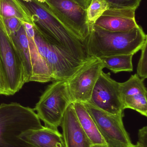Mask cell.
<instances>
[{
  "mask_svg": "<svg viewBox=\"0 0 147 147\" xmlns=\"http://www.w3.org/2000/svg\"><path fill=\"white\" fill-rule=\"evenodd\" d=\"M83 9L86 10L91 0H73Z\"/></svg>",
  "mask_w": 147,
  "mask_h": 147,
  "instance_id": "26",
  "label": "cell"
},
{
  "mask_svg": "<svg viewBox=\"0 0 147 147\" xmlns=\"http://www.w3.org/2000/svg\"><path fill=\"white\" fill-rule=\"evenodd\" d=\"M79 123L90 141L92 147H108L93 119L83 103H72Z\"/></svg>",
  "mask_w": 147,
  "mask_h": 147,
  "instance_id": "16",
  "label": "cell"
},
{
  "mask_svg": "<svg viewBox=\"0 0 147 147\" xmlns=\"http://www.w3.org/2000/svg\"><path fill=\"white\" fill-rule=\"evenodd\" d=\"M147 42L142 48L141 54L138 62L136 74L139 77L145 80L147 78Z\"/></svg>",
  "mask_w": 147,
  "mask_h": 147,
  "instance_id": "22",
  "label": "cell"
},
{
  "mask_svg": "<svg viewBox=\"0 0 147 147\" xmlns=\"http://www.w3.org/2000/svg\"><path fill=\"white\" fill-rule=\"evenodd\" d=\"M84 104L108 147H129L133 145L123 124L124 113L112 115L98 109L88 102Z\"/></svg>",
  "mask_w": 147,
  "mask_h": 147,
  "instance_id": "7",
  "label": "cell"
},
{
  "mask_svg": "<svg viewBox=\"0 0 147 147\" xmlns=\"http://www.w3.org/2000/svg\"><path fill=\"white\" fill-rule=\"evenodd\" d=\"M135 9L109 8L95 22L94 26L110 32H126L139 26Z\"/></svg>",
  "mask_w": 147,
  "mask_h": 147,
  "instance_id": "12",
  "label": "cell"
},
{
  "mask_svg": "<svg viewBox=\"0 0 147 147\" xmlns=\"http://www.w3.org/2000/svg\"><path fill=\"white\" fill-rule=\"evenodd\" d=\"M147 42V36L139 25L126 32H110L90 24V33L84 42L90 57L100 59L117 55H134Z\"/></svg>",
  "mask_w": 147,
  "mask_h": 147,
  "instance_id": "2",
  "label": "cell"
},
{
  "mask_svg": "<svg viewBox=\"0 0 147 147\" xmlns=\"http://www.w3.org/2000/svg\"><path fill=\"white\" fill-rule=\"evenodd\" d=\"M109 8L108 4L104 0H91L86 10L89 24H94Z\"/></svg>",
  "mask_w": 147,
  "mask_h": 147,
  "instance_id": "20",
  "label": "cell"
},
{
  "mask_svg": "<svg viewBox=\"0 0 147 147\" xmlns=\"http://www.w3.org/2000/svg\"><path fill=\"white\" fill-rule=\"evenodd\" d=\"M20 56L24 67L26 83L32 82L33 69L27 35L22 25L17 32L9 36Z\"/></svg>",
  "mask_w": 147,
  "mask_h": 147,
  "instance_id": "17",
  "label": "cell"
},
{
  "mask_svg": "<svg viewBox=\"0 0 147 147\" xmlns=\"http://www.w3.org/2000/svg\"><path fill=\"white\" fill-rule=\"evenodd\" d=\"M138 143L147 147V127H143L139 130L138 133Z\"/></svg>",
  "mask_w": 147,
  "mask_h": 147,
  "instance_id": "25",
  "label": "cell"
},
{
  "mask_svg": "<svg viewBox=\"0 0 147 147\" xmlns=\"http://www.w3.org/2000/svg\"><path fill=\"white\" fill-rule=\"evenodd\" d=\"M20 138L29 147H65L63 136L58 130L45 126L26 131Z\"/></svg>",
  "mask_w": 147,
  "mask_h": 147,
  "instance_id": "15",
  "label": "cell"
},
{
  "mask_svg": "<svg viewBox=\"0 0 147 147\" xmlns=\"http://www.w3.org/2000/svg\"><path fill=\"white\" fill-rule=\"evenodd\" d=\"M67 28L83 43L90 33L86 10L73 0H42Z\"/></svg>",
  "mask_w": 147,
  "mask_h": 147,
  "instance_id": "8",
  "label": "cell"
},
{
  "mask_svg": "<svg viewBox=\"0 0 147 147\" xmlns=\"http://www.w3.org/2000/svg\"><path fill=\"white\" fill-rule=\"evenodd\" d=\"M1 18L5 29L9 36L17 32L22 25V22L16 17Z\"/></svg>",
  "mask_w": 147,
  "mask_h": 147,
  "instance_id": "23",
  "label": "cell"
},
{
  "mask_svg": "<svg viewBox=\"0 0 147 147\" xmlns=\"http://www.w3.org/2000/svg\"><path fill=\"white\" fill-rule=\"evenodd\" d=\"M22 23L28 39L33 69L32 82L44 83L52 81L51 72L35 44L33 24L23 22Z\"/></svg>",
  "mask_w": 147,
  "mask_h": 147,
  "instance_id": "14",
  "label": "cell"
},
{
  "mask_svg": "<svg viewBox=\"0 0 147 147\" xmlns=\"http://www.w3.org/2000/svg\"><path fill=\"white\" fill-rule=\"evenodd\" d=\"M0 95L9 96L7 82L0 61Z\"/></svg>",
  "mask_w": 147,
  "mask_h": 147,
  "instance_id": "24",
  "label": "cell"
},
{
  "mask_svg": "<svg viewBox=\"0 0 147 147\" xmlns=\"http://www.w3.org/2000/svg\"><path fill=\"white\" fill-rule=\"evenodd\" d=\"M129 147H146L144 146H142V145H141V144H140V143H138V142H137V144H136V145H133H133H132V146H131Z\"/></svg>",
  "mask_w": 147,
  "mask_h": 147,
  "instance_id": "27",
  "label": "cell"
},
{
  "mask_svg": "<svg viewBox=\"0 0 147 147\" xmlns=\"http://www.w3.org/2000/svg\"><path fill=\"white\" fill-rule=\"evenodd\" d=\"M133 54L117 55L99 59L102 62L104 68L109 69L114 74L122 71H133L132 63Z\"/></svg>",
  "mask_w": 147,
  "mask_h": 147,
  "instance_id": "19",
  "label": "cell"
},
{
  "mask_svg": "<svg viewBox=\"0 0 147 147\" xmlns=\"http://www.w3.org/2000/svg\"><path fill=\"white\" fill-rule=\"evenodd\" d=\"M60 126L65 147H92L79 123L72 103L66 110Z\"/></svg>",
  "mask_w": 147,
  "mask_h": 147,
  "instance_id": "13",
  "label": "cell"
},
{
  "mask_svg": "<svg viewBox=\"0 0 147 147\" xmlns=\"http://www.w3.org/2000/svg\"><path fill=\"white\" fill-rule=\"evenodd\" d=\"M20 1L30 13L33 25L47 40L83 62L92 58L87 55L84 43L67 28L45 2L38 0Z\"/></svg>",
  "mask_w": 147,
  "mask_h": 147,
  "instance_id": "1",
  "label": "cell"
},
{
  "mask_svg": "<svg viewBox=\"0 0 147 147\" xmlns=\"http://www.w3.org/2000/svg\"><path fill=\"white\" fill-rule=\"evenodd\" d=\"M72 103L67 81H54L47 86L33 109L45 127L58 129L66 110Z\"/></svg>",
  "mask_w": 147,
  "mask_h": 147,
  "instance_id": "5",
  "label": "cell"
},
{
  "mask_svg": "<svg viewBox=\"0 0 147 147\" xmlns=\"http://www.w3.org/2000/svg\"><path fill=\"white\" fill-rule=\"evenodd\" d=\"M145 80L136 74L123 83H120V96L123 108L131 109L147 116V89Z\"/></svg>",
  "mask_w": 147,
  "mask_h": 147,
  "instance_id": "11",
  "label": "cell"
},
{
  "mask_svg": "<svg viewBox=\"0 0 147 147\" xmlns=\"http://www.w3.org/2000/svg\"><path fill=\"white\" fill-rule=\"evenodd\" d=\"M20 1H22L28 2L33 1V0H20Z\"/></svg>",
  "mask_w": 147,
  "mask_h": 147,
  "instance_id": "28",
  "label": "cell"
},
{
  "mask_svg": "<svg viewBox=\"0 0 147 147\" xmlns=\"http://www.w3.org/2000/svg\"><path fill=\"white\" fill-rule=\"evenodd\" d=\"M0 61L10 95L18 92L26 84L20 56L0 17Z\"/></svg>",
  "mask_w": 147,
  "mask_h": 147,
  "instance_id": "6",
  "label": "cell"
},
{
  "mask_svg": "<svg viewBox=\"0 0 147 147\" xmlns=\"http://www.w3.org/2000/svg\"><path fill=\"white\" fill-rule=\"evenodd\" d=\"M33 27L35 44L51 72L52 81L67 80L86 63L51 43Z\"/></svg>",
  "mask_w": 147,
  "mask_h": 147,
  "instance_id": "4",
  "label": "cell"
},
{
  "mask_svg": "<svg viewBox=\"0 0 147 147\" xmlns=\"http://www.w3.org/2000/svg\"><path fill=\"white\" fill-rule=\"evenodd\" d=\"M43 127L33 109L18 103L0 105V147H29L21 135Z\"/></svg>",
  "mask_w": 147,
  "mask_h": 147,
  "instance_id": "3",
  "label": "cell"
},
{
  "mask_svg": "<svg viewBox=\"0 0 147 147\" xmlns=\"http://www.w3.org/2000/svg\"><path fill=\"white\" fill-rule=\"evenodd\" d=\"M104 69L99 59L91 58L67 81L72 103L89 101L95 84Z\"/></svg>",
  "mask_w": 147,
  "mask_h": 147,
  "instance_id": "9",
  "label": "cell"
},
{
  "mask_svg": "<svg viewBox=\"0 0 147 147\" xmlns=\"http://www.w3.org/2000/svg\"><path fill=\"white\" fill-rule=\"evenodd\" d=\"M120 83L111 78L110 74L102 71L88 102L98 109L112 115L124 113L119 90Z\"/></svg>",
  "mask_w": 147,
  "mask_h": 147,
  "instance_id": "10",
  "label": "cell"
},
{
  "mask_svg": "<svg viewBox=\"0 0 147 147\" xmlns=\"http://www.w3.org/2000/svg\"><path fill=\"white\" fill-rule=\"evenodd\" d=\"M0 17H16L23 22L33 24L30 13L20 0H0Z\"/></svg>",
  "mask_w": 147,
  "mask_h": 147,
  "instance_id": "18",
  "label": "cell"
},
{
  "mask_svg": "<svg viewBox=\"0 0 147 147\" xmlns=\"http://www.w3.org/2000/svg\"><path fill=\"white\" fill-rule=\"evenodd\" d=\"M109 7L115 9H136L139 7L142 0H104Z\"/></svg>",
  "mask_w": 147,
  "mask_h": 147,
  "instance_id": "21",
  "label": "cell"
}]
</instances>
